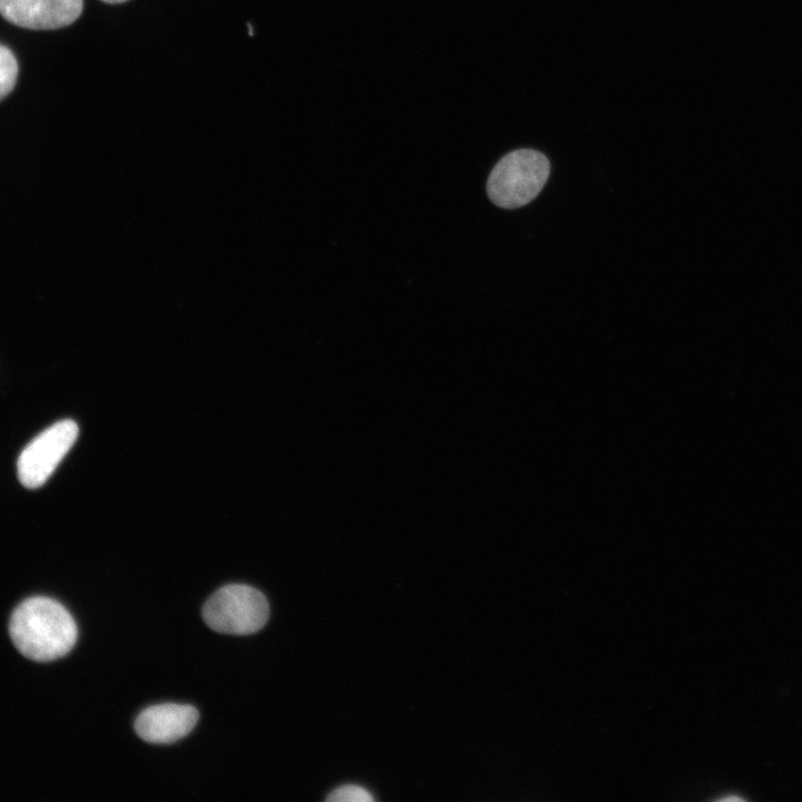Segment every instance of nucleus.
<instances>
[{
    "instance_id": "6",
    "label": "nucleus",
    "mask_w": 802,
    "mask_h": 802,
    "mask_svg": "<svg viewBox=\"0 0 802 802\" xmlns=\"http://www.w3.org/2000/svg\"><path fill=\"white\" fill-rule=\"evenodd\" d=\"M198 712L192 705L165 703L144 710L135 722L140 739L153 744H168L186 736L196 725Z\"/></svg>"
},
{
    "instance_id": "3",
    "label": "nucleus",
    "mask_w": 802,
    "mask_h": 802,
    "mask_svg": "<svg viewBox=\"0 0 802 802\" xmlns=\"http://www.w3.org/2000/svg\"><path fill=\"white\" fill-rule=\"evenodd\" d=\"M203 618L218 633L248 635L266 624L268 603L260 590L243 584H231L207 599Z\"/></svg>"
},
{
    "instance_id": "1",
    "label": "nucleus",
    "mask_w": 802,
    "mask_h": 802,
    "mask_svg": "<svg viewBox=\"0 0 802 802\" xmlns=\"http://www.w3.org/2000/svg\"><path fill=\"white\" fill-rule=\"evenodd\" d=\"M9 632L18 651L38 662L65 656L78 635L70 613L57 600L41 596L18 605L11 615Z\"/></svg>"
},
{
    "instance_id": "5",
    "label": "nucleus",
    "mask_w": 802,
    "mask_h": 802,
    "mask_svg": "<svg viewBox=\"0 0 802 802\" xmlns=\"http://www.w3.org/2000/svg\"><path fill=\"white\" fill-rule=\"evenodd\" d=\"M82 11V0H0V14L10 23L33 30L71 25Z\"/></svg>"
},
{
    "instance_id": "9",
    "label": "nucleus",
    "mask_w": 802,
    "mask_h": 802,
    "mask_svg": "<svg viewBox=\"0 0 802 802\" xmlns=\"http://www.w3.org/2000/svg\"><path fill=\"white\" fill-rule=\"evenodd\" d=\"M101 1L107 2V3H121V2H125V1H127V0H101Z\"/></svg>"
},
{
    "instance_id": "7",
    "label": "nucleus",
    "mask_w": 802,
    "mask_h": 802,
    "mask_svg": "<svg viewBox=\"0 0 802 802\" xmlns=\"http://www.w3.org/2000/svg\"><path fill=\"white\" fill-rule=\"evenodd\" d=\"M17 77V59L8 47L0 43V101L12 91Z\"/></svg>"
},
{
    "instance_id": "2",
    "label": "nucleus",
    "mask_w": 802,
    "mask_h": 802,
    "mask_svg": "<svg viewBox=\"0 0 802 802\" xmlns=\"http://www.w3.org/2000/svg\"><path fill=\"white\" fill-rule=\"evenodd\" d=\"M550 173L548 158L535 149H517L505 155L492 168L487 193L502 208L530 203L542 189Z\"/></svg>"
},
{
    "instance_id": "4",
    "label": "nucleus",
    "mask_w": 802,
    "mask_h": 802,
    "mask_svg": "<svg viewBox=\"0 0 802 802\" xmlns=\"http://www.w3.org/2000/svg\"><path fill=\"white\" fill-rule=\"evenodd\" d=\"M78 436L72 420L58 421L38 434L18 459V476L27 488L43 485L70 450Z\"/></svg>"
},
{
    "instance_id": "8",
    "label": "nucleus",
    "mask_w": 802,
    "mask_h": 802,
    "mask_svg": "<svg viewBox=\"0 0 802 802\" xmlns=\"http://www.w3.org/2000/svg\"><path fill=\"white\" fill-rule=\"evenodd\" d=\"M331 802H370L371 793L362 786L345 784L333 790L326 798Z\"/></svg>"
}]
</instances>
